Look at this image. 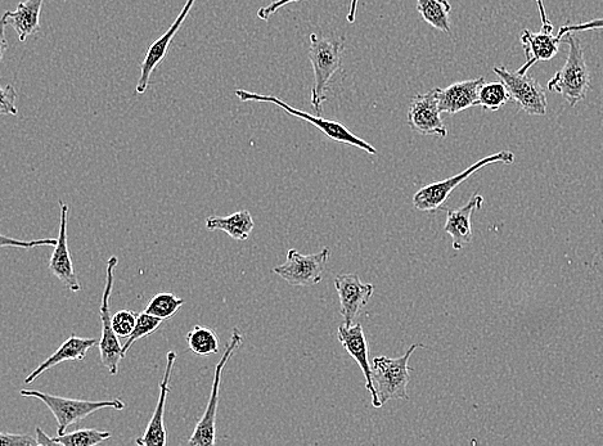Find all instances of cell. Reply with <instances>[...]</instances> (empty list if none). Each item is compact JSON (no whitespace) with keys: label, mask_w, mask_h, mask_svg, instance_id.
Wrapping results in <instances>:
<instances>
[{"label":"cell","mask_w":603,"mask_h":446,"mask_svg":"<svg viewBox=\"0 0 603 446\" xmlns=\"http://www.w3.org/2000/svg\"><path fill=\"white\" fill-rule=\"evenodd\" d=\"M566 35L569 54H567L565 66L548 81L547 88L551 92L560 94L571 107H575L587 97L592 80L587 62H585L582 42L575 33Z\"/></svg>","instance_id":"6da1fadb"},{"label":"cell","mask_w":603,"mask_h":446,"mask_svg":"<svg viewBox=\"0 0 603 446\" xmlns=\"http://www.w3.org/2000/svg\"><path fill=\"white\" fill-rule=\"evenodd\" d=\"M344 43L335 38H319L310 35L309 60L314 71L312 105L317 114H322L323 103L327 101V90L333 75L340 70Z\"/></svg>","instance_id":"7a4b0ae2"},{"label":"cell","mask_w":603,"mask_h":446,"mask_svg":"<svg viewBox=\"0 0 603 446\" xmlns=\"http://www.w3.org/2000/svg\"><path fill=\"white\" fill-rule=\"evenodd\" d=\"M22 398L39 399L47 405L58 423L57 435L66 434L67 427L76 425L85 420L90 414L101 411V409L111 408L115 411H123L126 404L123 400H101V402H92V400H78L62 398V396L42 393L38 390H21Z\"/></svg>","instance_id":"3957f363"},{"label":"cell","mask_w":603,"mask_h":446,"mask_svg":"<svg viewBox=\"0 0 603 446\" xmlns=\"http://www.w3.org/2000/svg\"><path fill=\"white\" fill-rule=\"evenodd\" d=\"M423 348H425L423 344H413L407 353L398 359L386 357L373 359V382H375L378 399L382 405L393 399H409L407 391L409 381H411L409 359L414 351Z\"/></svg>","instance_id":"277c9868"},{"label":"cell","mask_w":603,"mask_h":446,"mask_svg":"<svg viewBox=\"0 0 603 446\" xmlns=\"http://www.w3.org/2000/svg\"><path fill=\"white\" fill-rule=\"evenodd\" d=\"M515 161V155L511 151H501L494 153L475 162L470 168L463 170L462 173L454 175V177L441 180V182H435L429 184V186L423 187L420 191L416 192L413 196V206L417 210L426 211V213H435L444 206L445 202L448 201L450 195L459 184L466 182L472 174L476 171L484 169L485 166L495 164V162H502V164L511 165Z\"/></svg>","instance_id":"5b68a950"},{"label":"cell","mask_w":603,"mask_h":446,"mask_svg":"<svg viewBox=\"0 0 603 446\" xmlns=\"http://www.w3.org/2000/svg\"><path fill=\"white\" fill-rule=\"evenodd\" d=\"M236 96L242 102L255 101L273 103V105L281 107L283 111L287 112V114L295 116L297 119L304 120L306 123L312 124L315 126V128L321 130V132L326 135L328 139H331V141L349 144V146L357 147L359 150L366 151L369 153V155H377V150L372 146V144H369L368 142L364 141V139L359 138L358 135L351 133L345 125L336 123V121L324 120L322 117L306 114V112L297 110V108L287 105L286 102H283L281 99L274 96H263V94L251 93L243 89H237Z\"/></svg>","instance_id":"8992f818"},{"label":"cell","mask_w":603,"mask_h":446,"mask_svg":"<svg viewBox=\"0 0 603 446\" xmlns=\"http://www.w3.org/2000/svg\"><path fill=\"white\" fill-rule=\"evenodd\" d=\"M243 344V335L240 328H233L231 341L227 348L224 350L222 358L219 363L216 364L213 386H211V393L209 403H207L206 411L201 420L198 421L195 431L188 440V445L192 446H210L214 445L216 441V411H218L219 403V391L220 384H222V376L224 368L227 367L229 359L241 348Z\"/></svg>","instance_id":"52a82bcc"},{"label":"cell","mask_w":603,"mask_h":446,"mask_svg":"<svg viewBox=\"0 0 603 446\" xmlns=\"http://www.w3.org/2000/svg\"><path fill=\"white\" fill-rule=\"evenodd\" d=\"M119 263L116 256H111L108 259L106 268V285L103 291L101 309H99V317L102 323V337L99 340V358H101L102 366L108 369L111 376H116L119 373V366L123 357V345L120 344L119 336L116 335L114 326H112V315L110 310V299L112 287H114L115 268Z\"/></svg>","instance_id":"ba28073f"},{"label":"cell","mask_w":603,"mask_h":446,"mask_svg":"<svg viewBox=\"0 0 603 446\" xmlns=\"http://www.w3.org/2000/svg\"><path fill=\"white\" fill-rule=\"evenodd\" d=\"M495 74L506 85L513 102L520 110L531 116L547 115L546 90L537 80L529 75L519 74L517 71L507 70L506 67H494Z\"/></svg>","instance_id":"9c48e42d"},{"label":"cell","mask_w":603,"mask_h":446,"mask_svg":"<svg viewBox=\"0 0 603 446\" xmlns=\"http://www.w3.org/2000/svg\"><path fill=\"white\" fill-rule=\"evenodd\" d=\"M331 251L326 247L318 254L303 255L295 249L288 250L285 264L273 269V273L285 279L288 285L310 287L322 282L324 268Z\"/></svg>","instance_id":"30bf717a"},{"label":"cell","mask_w":603,"mask_h":446,"mask_svg":"<svg viewBox=\"0 0 603 446\" xmlns=\"http://www.w3.org/2000/svg\"><path fill=\"white\" fill-rule=\"evenodd\" d=\"M440 115L438 88H434L413 98L408 110V125L418 134L447 138L448 130Z\"/></svg>","instance_id":"8fae6325"},{"label":"cell","mask_w":603,"mask_h":446,"mask_svg":"<svg viewBox=\"0 0 603 446\" xmlns=\"http://www.w3.org/2000/svg\"><path fill=\"white\" fill-rule=\"evenodd\" d=\"M335 287L340 297L341 315L345 326H353L373 296L375 286L360 281L358 274H339L335 279Z\"/></svg>","instance_id":"7c38bea8"},{"label":"cell","mask_w":603,"mask_h":446,"mask_svg":"<svg viewBox=\"0 0 603 446\" xmlns=\"http://www.w3.org/2000/svg\"><path fill=\"white\" fill-rule=\"evenodd\" d=\"M337 339L341 342L342 348L348 351L351 358L359 364L364 378H366V389L372 395V407L381 408L382 404L378 399L375 382L372 376V364L369 363V346L364 335L362 324H353V326H340L337 330Z\"/></svg>","instance_id":"4fadbf2b"},{"label":"cell","mask_w":603,"mask_h":446,"mask_svg":"<svg viewBox=\"0 0 603 446\" xmlns=\"http://www.w3.org/2000/svg\"><path fill=\"white\" fill-rule=\"evenodd\" d=\"M61 219L60 233L57 237V245L49 260V272L62 283L63 286L71 292H80L81 285L76 276L74 265L69 250V240H67V220H69V206L60 200Z\"/></svg>","instance_id":"5bb4252c"},{"label":"cell","mask_w":603,"mask_h":446,"mask_svg":"<svg viewBox=\"0 0 603 446\" xmlns=\"http://www.w3.org/2000/svg\"><path fill=\"white\" fill-rule=\"evenodd\" d=\"M196 0H187L186 4H184L182 11H180L177 18L173 22L161 38L155 40L148 48L146 53V57L141 65V76H139L137 88L138 94L146 93L148 88V84H150L152 72L155 71L156 67L160 65V62L164 60L166 54H168V49L170 47L171 42H173L174 36L178 34L180 27L186 21V18L191 12L193 6H195Z\"/></svg>","instance_id":"9a60e30c"},{"label":"cell","mask_w":603,"mask_h":446,"mask_svg":"<svg viewBox=\"0 0 603 446\" xmlns=\"http://www.w3.org/2000/svg\"><path fill=\"white\" fill-rule=\"evenodd\" d=\"M168 363H166L164 377L160 384V396L157 400L155 412L151 421L148 422L146 431L143 432L141 438L135 440V443L141 446H165L168 444V432L165 427V404L170 393V378L173 373L174 364L177 362V353L170 350L168 353Z\"/></svg>","instance_id":"2e32d148"},{"label":"cell","mask_w":603,"mask_h":446,"mask_svg":"<svg viewBox=\"0 0 603 446\" xmlns=\"http://www.w3.org/2000/svg\"><path fill=\"white\" fill-rule=\"evenodd\" d=\"M562 38L564 36L560 34L553 35V29H543V27L539 33H531L530 30L522 31L520 40L525 51L526 62L517 72L522 75L528 74L535 63L555 58Z\"/></svg>","instance_id":"e0dca14e"},{"label":"cell","mask_w":603,"mask_h":446,"mask_svg":"<svg viewBox=\"0 0 603 446\" xmlns=\"http://www.w3.org/2000/svg\"><path fill=\"white\" fill-rule=\"evenodd\" d=\"M485 84L483 76L476 79L458 81L447 88H438V102L441 114L456 115L467 108L475 107L481 87Z\"/></svg>","instance_id":"ac0fdd59"},{"label":"cell","mask_w":603,"mask_h":446,"mask_svg":"<svg viewBox=\"0 0 603 446\" xmlns=\"http://www.w3.org/2000/svg\"><path fill=\"white\" fill-rule=\"evenodd\" d=\"M483 205L484 197L475 193L465 206L459 207L457 210H447V223L444 225V231L452 237L454 250H462L472 242V238H474L471 224L472 215Z\"/></svg>","instance_id":"d6986e66"},{"label":"cell","mask_w":603,"mask_h":446,"mask_svg":"<svg viewBox=\"0 0 603 446\" xmlns=\"http://www.w3.org/2000/svg\"><path fill=\"white\" fill-rule=\"evenodd\" d=\"M99 341L96 339H83L76 335H72L70 339H67L60 348L57 349L56 353L52 354L45 362L40 364L35 371L31 372L25 380L26 385H30L36 378L42 376L48 369L58 366L63 362H80L87 358L88 351L94 346H97Z\"/></svg>","instance_id":"ffe728a7"},{"label":"cell","mask_w":603,"mask_h":446,"mask_svg":"<svg viewBox=\"0 0 603 446\" xmlns=\"http://www.w3.org/2000/svg\"><path fill=\"white\" fill-rule=\"evenodd\" d=\"M44 0H26L18 4L16 11H7L2 17V25L11 26L18 40L25 42L30 35L39 33L40 12Z\"/></svg>","instance_id":"44dd1931"},{"label":"cell","mask_w":603,"mask_h":446,"mask_svg":"<svg viewBox=\"0 0 603 446\" xmlns=\"http://www.w3.org/2000/svg\"><path fill=\"white\" fill-rule=\"evenodd\" d=\"M205 227L210 232H224L234 241H246L254 231L255 223L249 210H240L228 216H209Z\"/></svg>","instance_id":"7402d4cb"},{"label":"cell","mask_w":603,"mask_h":446,"mask_svg":"<svg viewBox=\"0 0 603 446\" xmlns=\"http://www.w3.org/2000/svg\"><path fill=\"white\" fill-rule=\"evenodd\" d=\"M417 11L420 13L423 21L441 31V33L450 34V11L452 6L448 0H417Z\"/></svg>","instance_id":"603a6c76"},{"label":"cell","mask_w":603,"mask_h":446,"mask_svg":"<svg viewBox=\"0 0 603 446\" xmlns=\"http://www.w3.org/2000/svg\"><path fill=\"white\" fill-rule=\"evenodd\" d=\"M189 350L198 357H210L219 353V336L211 328L195 326L187 333Z\"/></svg>","instance_id":"cb8c5ba5"},{"label":"cell","mask_w":603,"mask_h":446,"mask_svg":"<svg viewBox=\"0 0 603 446\" xmlns=\"http://www.w3.org/2000/svg\"><path fill=\"white\" fill-rule=\"evenodd\" d=\"M183 305L184 300L174 295L173 292H159V294L151 297L144 312L160 318L162 321H168L178 313Z\"/></svg>","instance_id":"d4e9b609"},{"label":"cell","mask_w":603,"mask_h":446,"mask_svg":"<svg viewBox=\"0 0 603 446\" xmlns=\"http://www.w3.org/2000/svg\"><path fill=\"white\" fill-rule=\"evenodd\" d=\"M111 432L97 429H83L70 434L57 435L53 438L56 445L63 446H96L111 438Z\"/></svg>","instance_id":"484cf974"},{"label":"cell","mask_w":603,"mask_h":446,"mask_svg":"<svg viewBox=\"0 0 603 446\" xmlns=\"http://www.w3.org/2000/svg\"><path fill=\"white\" fill-rule=\"evenodd\" d=\"M508 101H511V97L506 85L502 81H499V83L493 81V83H485L481 87L476 106L488 111H498Z\"/></svg>","instance_id":"4316f807"},{"label":"cell","mask_w":603,"mask_h":446,"mask_svg":"<svg viewBox=\"0 0 603 446\" xmlns=\"http://www.w3.org/2000/svg\"><path fill=\"white\" fill-rule=\"evenodd\" d=\"M162 322H164L162 319L153 317V315L146 312L139 313L132 335L128 337L123 346V357H126V353H128L135 342L144 339V337L151 336L152 333L159 330Z\"/></svg>","instance_id":"83f0119b"},{"label":"cell","mask_w":603,"mask_h":446,"mask_svg":"<svg viewBox=\"0 0 603 446\" xmlns=\"http://www.w3.org/2000/svg\"><path fill=\"white\" fill-rule=\"evenodd\" d=\"M138 315L134 310H119L112 315V326H114L116 335L128 339L137 324Z\"/></svg>","instance_id":"f1b7e54d"},{"label":"cell","mask_w":603,"mask_h":446,"mask_svg":"<svg viewBox=\"0 0 603 446\" xmlns=\"http://www.w3.org/2000/svg\"><path fill=\"white\" fill-rule=\"evenodd\" d=\"M0 445L2 446H39L38 438L36 435L30 434H8V432H2L0 434Z\"/></svg>","instance_id":"f546056e"},{"label":"cell","mask_w":603,"mask_h":446,"mask_svg":"<svg viewBox=\"0 0 603 446\" xmlns=\"http://www.w3.org/2000/svg\"><path fill=\"white\" fill-rule=\"evenodd\" d=\"M57 238H44V240H35V241H20L13 240V238H7L6 236H2V247H21V249L30 250L34 249V247L39 246H56Z\"/></svg>","instance_id":"4dcf8cb0"},{"label":"cell","mask_w":603,"mask_h":446,"mask_svg":"<svg viewBox=\"0 0 603 446\" xmlns=\"http://www.w3.org/2000/svg\"><path fill=\"white\" fill-rule=\"evenodd\" d=\"M16 99L17 93L12 85L2 88V103H0V112H2V115L16 116L18 114Z\"/></svg>","instance_id":"1f68e13d"},{"label":"cell","mask_w":603,"mask_h":446,"mask_svg":"<svg viewBox=\"0 0 603 446\" xmlns=\"http://www.w3.org/2000/svg\"><path fill=\"white\" fill-rule=\"evenodd\" d=\"M603 29V18H597L583 24H565L560 27L558 34L565 36L569 33H576V31H588V30H600Z\"/></svg>","instance_id":"d6a6232c"},{"label":"cell","mask_w":603,"mask_h":446,"mask_svg":"<svg viewBox=\"0 0 603 446\" xmlns=\"http://www.w3.org/2000/svg\"><path fill=\"white\" fill-rule=\"evenodd\" d=\"M300 2V0H276V2L268 4L258 11V17L260 20H269L270 16L274 15L282 7L288 6V4Z\"/></svg>","instance_id":"836d02e7"},{"label":"cell","mask_w":603,"mask_h":446,"mask_svg":"<svg viewBox=\"0 0 603 446\" xmlns=\"http://www.w3.org/2000/svg\"><path fill=\"white\" fill-rule=\"evenodd\" d=\"M538 4V9L540 13V20H542L543 29H553L552 22L549 21L547 16L546 7H544V0H535Z\"/></svg>","instance_id":"e575fe53"},{"label":"cell","mask_w":603,"mask_h":446,"mask_svg":"<svg viewBox=\"0 0 603 446\" xmlns=\"http://www.w3.org/2000/svg\"><path fill=\"white\" fill-rule=\"evenodd\" d=\"M36 438H38L39 446H47V445H56L51 436L45 434V432L40 429V427H36Z\"/></svg>","instance_id":"d590c367"},{"label":"cell","mask_w":603,"mask_h":446,"mask_svg":"<svg viewBox=\"0 0 603 446\" xmlns=\"http://www.w3.org/2000/svg\"><path fill=\"white\" fill-rule=\"evenodd\" d=\"M359 0H351L350 9L348 13V21L349 24H354L355 17H357V8H358Z\"/></svg>","instance_id":"8d00e7d4"}]
</instances>
